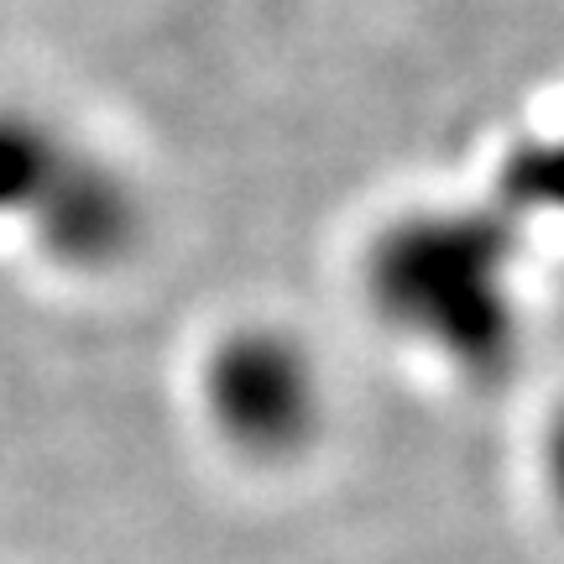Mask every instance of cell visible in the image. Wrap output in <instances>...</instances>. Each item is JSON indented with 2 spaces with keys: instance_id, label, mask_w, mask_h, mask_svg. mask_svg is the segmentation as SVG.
Returning a JSON list of instances; mask_svg holds the SVG:
<instances>
[{
  "instance_id": "obj_5",
  "label": "cell",
  "mask_w": 564,
  "mask_h": 564,
  "mask_svg": "<svg viewBox=\"0 0 564 564\" xmlns=\"http://www.w3.org/2000/svg\"><path fill=\"white\" fill-rule=\"evenodd\" d=\"M554 481H560V491H564V429L554 434Z\"/></svg>"
},
{
  "instance_id": "obj_1",
  "label": "cell",
  "mask_w": 564,
  "mask_h": 564,
  "mask_svg": "<svg viewBox=\"0 0 564 564\" xmlns=\"http://www.w3.org/2000/svg\"><path fill=\"white\" fill-rule=\"evenodd\" d=\"M497 246L470 225H408L377 262V293L423 340L481 356L507 340V282Z\"/></svg>"
},
{
  "instance_id": "obj_4",
  "label": "cell",
  "mask_w": 564,
  "mask_h": 564,
  "mask_svg": "<svg viewBox=\"0 0 564 564\" xmlns=\"http://www.w3.org/2000/svg\"><path fill=\"white\" fill-rule=\"evenodd\" d=\"M539 167H544V178L554 183V188H564V147H554V152H539Z\"/></svg>"
},
{
  "instance_id": "obj_2",
  "label": "cell",
  "mask_w": 564,
  "mask_h": 564,
  "mask_svg": "<svg viewBox=\"0 0 564 564\" xmlns=\"http://www.w3.org/2000/svg\"><path fill=\"white\" fill-rule=\"evenodd\" d=\"M209 392H215L220 423L251 449H282L314 419L308 366L299 361V350H288L282 340H267V335L220 350Z\"/></svg>"
},
{
  "instance_id": "obj_3",
  "label": "cell",
  "mask_w": 564,
  "mask_h": 564,
  "mask_svg": "<svg viewBox=\"0 0 564 564\" xmlns=\"http://www.w3.org/2000/svg\"><path fill=\"white\" fill-rule=\"evenodd\" d=\"M58 167V152L26 121H0V204H17L26 194H47Z\"/></svg>"
}]
</instances>
